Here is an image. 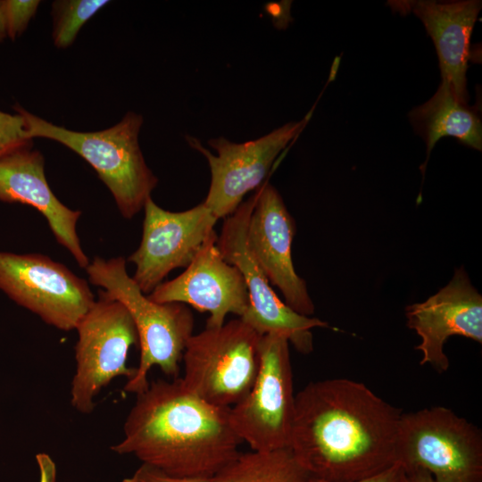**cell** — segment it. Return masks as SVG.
<instances>
[{
    "label": "cell",
    "instance_id": "1",
    "mask_svg": "<svg viewBox=\"0 0 482 482\" xmlns=\"http://www.w3.org/2000/svg\"><path fill=\"white\" fill-rule=\"evenodd\" d=\"M402 414L363 383L311 382L295 397L289 447L314 478L366 479L397 464Z\"/></svg>",
    "mask_w": 482,
    "mask_h": 482
},
{
    "label": "cell",
    "instance_id": "2",
    "mask_svg": "<svg viewBox=\"0 0 482 482\" xmlns=\"http://www.w3.org/2000/svg\"><path fill=\"white\" fill-rule=\"evenodd\" d=\"M229 410L188 392L180 378L158 379L137 395L123 437L111 449L170 475L212 478L243 443L231 428Z\"/></svg>",
    "mask_w": 482,
    "mask_h": 482
},
{
    "label": "cell",
    "instance_id": "3",
    "mask_svg": "<svg viewBox=\"0 0 482 482\" xmlns=\"http://www.w3.org/2000/svg\"><path fill=\"white\" fill-rule=\"evenodd\" d=\"M86 271L91 284L102 287L110 298L127 309L137 328L139 364L124 390L136 395L145 391L149 385L148 372L154 366L167 376L179 378V362L193 335L194 316L190 309L180 303H159L151 300L129 275L126 260L121 256H95Z\"/></svg>",
    "mask_w": 482,
    "mask_h": 482
},
{
    "label": "cell",
    "instance_id": "4",
    "mask_svg": "<svg viewBox=\"0 0 482 482\" xmlns=\"http://www.w3.org/2000/svg\"><path fill=\"white\" fill-rule=\"evenodd\" d=\"M31 138L59 142L82 157L112 193L123 218L132 219L145 206L158 179L147 166L138 143L143 118L128 112L120 122L106 129L79 132L54 125L19 104Z\"/></svg>",
    "mask_w": 482,
    "mask_h": 482
},
{
    "label": "cell",
    "instance_id": "5",
    "mask_svg": "<svg viewBox=\"0 0 482 482\" xmlns=\"http://www.w3.org/2000/svg\"><path fill=\"white\" fill-rule=\"evenodd\" d=\"M262 337L240 318L193 334L182 355L183 386L210 404L231 408L254 384Z\"/></svg>",
    "mask_w": 482,
    "mask_h": 482
},
{
    "label": "cell",
    "instance_id": "6",
    "mask_svg": "<svg viewBox=\"0 0 482 482\" xmlns=\"http://www.w3.org/2000/svg\"><path fill=\"white\" fill-rule=\"evenodd\" d=\"M396 463L424 469L436 482H482V432L444 406L403 413Z\"/></svg>",
    "mask_w": 482,
    "mask_h": 482
},
{
    "label": "cell",
    "instance_id": "7",
    "mask_svg": "<svg viewBox=\"0 0 482 482\" xmlns=\"http://www.w3.org/2000/svg\"><path fill=\"white\" fill-rule=\"evenodd\" d=\"M76 330L71 403L79 412L90 414L104 386L117 377L129 379L135 375L136 368L128 367L127 360L129 348L138 344V336L127 309L102 289Z\"/></svg>",
    "mask_w": 482,
    "mask_h": 482
},
{
    "label": "cell",
    "instance_id": "8",
    "mask_svg": "<svg viewBox=\"0 0 482 482\" xmlns=\"http://www.w3.org/2000/svg\"><path fill=\"white\" fill-rule=\"evenodd\" d=\"M289 342L266 334L260 344V367L248 395L229 410V423L253 451L288 447L295 414Z\"/></svg>",
    "mask_w": 482,
    "mask_h": 482
},
{
    "label": "cell",
    "instance_id": "9",
    "mask_svg": "<svg viewBox=\"0 0 482 482\" xmlns=\"http://www.w3.org/2000/svg\"><path fill=\"white\" fill-rule=\"evenodd\" d=\"M0 290L63 331L76 329L96 301L84 278L41 253L0 251Z\"/></svg>",
    "mask_w": 482,
    "mask_h": 482
},
{
    "label": "cell",
    "instance_id": "10",
    "mask_svg": "<svg viewBox=\"0 0 482 482\" xmlns=\"http://www.w3.org/2000/svg\"><path fill=\"white\" fill-rule=\"evenodd\" d=\"M256 200L254 194L223 221L217 247L223 259L241 272L249 295V306L240 319L257 333L285 337L303 354L313 350L312 329L329 328L318 318L297 313L283 303L270 285L246 245V228Z\"/></svg>",
    "mask_w": 482,
    "mask_h": 482
},
{
    "label": "cell",
    "instance_id": "11",
    "mask_svg": "<svg viewBox=\"0 0 482 482\" xmlns=\"http://www.w3.org/2000/svg\"><path fill=\"white\" fill-rule=\"evenodd\" d=\"M307 120L288 122L244 143H235L223 137L211 138L208 145L216 151V155L199 139L186 136L190 147L208 161L211 183L204 204L217 220L232 214L247 193L262 186L277 156L298 135Z\"/></svg>",
    "mask_w": 482,
    "mask_h": 482
},
{
    "label": "cell",
    "instance_id": "12",
    "mask_svg": "<svg viewBox=\"0 0 482 482\" xmlns=\"http://www.w3.org/2000/svg\"><path fill=\"white\" fill-rule=\"evenodd\" d=\"M143 209L142 238L128 261L136 266L132 278L149 295L170 271L190 264L218 220L204 203L186 211L170 212L149 197Z\"/></svg>",
    "mask_w": 482,
    "mask_h": 482
},
{
    "label": "cell",
    "instance_id": "13",
    "mask_svg": "<svg viewBox=\"0 0 482 482\" xmlns=\"http://www.w3.org/2000/svg\"><path fill=\"white\" fill-rule=\"evenodd\" d=\"M295 223L278 191L265 181L256 190V200L246 228L248 250L268 278L281 292L285 303L299 314L311 316L315 307L306 282L292 260Z\"/></svg>",
    "mask_w": 482,
    "mask_h": 482
},
{
    "label": "cell",
    "instance_id": "14",
    "mask_svg": "<svg viewBox=\"0 0 482 482\" xmlns=\"http://www.w3.org/2000/svg\"><path fill=\"white\" fill-rule=\"evenodd\" d=\"M217 238L213 230L185 270L160 284L148 297L155 303H180L209 312L206 328L221 327L229 313L244 316L249 306L244 278L223 259Z\"/></svg>",
    "mask_w": 482,
    "mask_h": 482
},
{
    "label": "cell",
    "instance_id": "15",
    "mask_svg": "<svg viewBox=\"0 0 482 482\" xmlns=\"http://www.w3.org/2000/svg\"><path fill=\"white\" fill-rule=\"evenodd\" d=\"M407 326L420 337L415 347L421 352L420 365L436 371L448 370L444 352L450 337L461 336L482 343V296L472 286L463 267L456 269L450 282L422 303L406 306Z\"/></svg>",
    "mask_w": 482,
    "mask_h": 482
},
{
    "label": "cell",
    "instance_id": "16",
    "mask_svg": "<svg viewBox=\"0 0 482 482\" xmlns=\"http://www.w3.org/2000/svg\"><path fill=\"white\" fill-rule=\"evenodd\" d=\"M0 201L29 205L47 220L56 241L85 269L90 261L77 231L79 210L64 205L54 194L45 175V159L32 147L0 157Z\"/></svg>",
    "mask_w": 482,
    "mask_h": 482
},
{
    "label": "cell",
    "instance_id": "17",
    "mask_svg": "<svg viewBox=\"0 0 482 482\" xmlns=\"http://www.w3.org/2000/svg\"><path fill=\"white\" fill-rule=\"evenodd\" d=\"M387 4L402 14L412 12L422 21L434 42L442 80L452 87L461 101L468 104L470 41L481 1L403 0L388 1Z\"/></svg>",
    "mask_w": 482,
    "mask_h": 482
},
{
    "label": "cell",
    "instance_id": "18",
    "mask_svg": "<svg viewBox=\"0 0 482 482\" xmlns=\"http://www.w3.org/2000/svg\"><path fill=\"white\" fill-rule=\"evenodd\" d=\"M408 117L415 132L426 143L428 157L444 137H453L476 150L482 149V124L478 111L461 101L445 80L441 81L434 96L413 108Z\"/></svg>",
    "mask_w": 482,
    "mask_h": 482
},
{
    "label": "cell",
    "instance_id": "19",
    "mask_svg": "<svg viewBox=\"0 0 482 482\" xmlns=\"http://www.w3.org/2000/svg\"><path fill=\"white\" fill-rule=\"evenodd\" d=\"M313 477L291 448L238 454L221 468L212 482H312Z\"/></svg>",
    "mask_w": 482,
    "mask_h": 482
},
{
    "label": "cell",
    "instance_id": "20",
    "mask_svg": "<svg viewBox=\"0 0 482 482\" xmlns=\"http://www.w3.org/2000/svg\"><path fill=\"white\" fill-rule=\"evenodd\" d=\"M107 0H59L52 4L53 42L57 48H67L76 39L82 26Z\"/></svg>",
    "mask_w": 482,
    "mask_h": 482
},
{
    "label": "cell",
    "instance_id": "21",
    "mask_svg": "<svg viewBox=\"0 0 482 482\" xmlns=\"http://www.w3.org/2000/svg\"><path fill=\"white\" fill-rule=\"evenodd\" d=\"M32 145L23 116L0 111V157Z\"/></svg>",
    "mask_w": 482,
    "mask_h": 482
},
{
    "label": "cell",
    "instance_id": "22",
    "mask_svg": "<svg viewBox=\"0 0 482 482\" xmlns=\"http://www.w3.org/2000/svg\"><path fill=\"white\" fill-rule=\"evenodd\" d=\"M6 34L14 40L28 27L40 4L37 0H2Z\"/></svg>",
    "mask_w": 482,
    "mask_h": 482
},
{
    "label": "cell",
    "instance_id": "23",
    "mask_svg": "<svg viewBox=\"0 0 482 482\" xmlns=\"http://www.w3.org/2000/svg\"><path fill=\"white\" fill-rule=\"evenodd\" d=\"M122 482H212V478L179 477L165 473L156 468L141 464L135 472Z\"/></svg>",
    "mask_w": 482,
    "mask_h": 482
},
{
    "label": "cell",
    "instance_id": "24",
    "mask_svg": "<svg viewBox=\"0 0 482 482\" xmlns=\"http://www.w3.org/2000/svg\"><path fill=\"white\" fill-rule=\"evenodd\" d=\"M36 461L39 471V482H56L57 468L52 457L46 453L36 455Z\"/></svg>",
    "mask_w": 482,
    "mask_h": 482
},
{
    "label": "cell",
    "instance_id": "25",
    "mask_svg": "<svg viewBox=\"0 0 482 482\" xmlns=\"http://www.w3.org/2000/svg\"><path fill=\"white\" fill-rule=\"evenodd\" d=\"M403 472V467L400 464H395L386 471L378 474L374 477L352 482H399ZM312 482H329L321 479L312 478Z\"/></svg>",
    "mask_w": 482,
    "mask_h": 482
},
{
    "label": "cell",
    "instance_id": "26",
    "mask_svg": "<svg viewBox=\"0 0 482 482\" xmlns=\"http://www.w3.org/2000/svg\"><path fill=\"white\" fill-rule=\"evenodd\" d=\"M399 482H436L432 475L421 468H403Z\"/></svg>",
    "mask_w": 482,
    "mask_h": 482
},
{
    "label": "cell",
    "instance_id": "27",
    "mask_svg": "<svg viewBox=\"0 0 482 482\" xmlns=\"http://www.w3.org/2000/svg\"><path fill=\"white\" fill-rule=\"evenodd\" d=\"M7 37L5 22L3 12V4L0 0V42H2Z\"/></svg>",
    "mask_w": 482,
    "mask_h": 482
}]
</instances>
